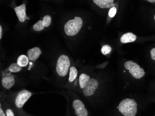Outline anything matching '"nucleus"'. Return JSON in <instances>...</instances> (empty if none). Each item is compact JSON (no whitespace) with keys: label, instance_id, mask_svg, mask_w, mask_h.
<instances>
[{"label":"nucleus","instance_id":"423d86ee","mask_svg":"<svg viewBox=\"0 0 155 116\" xmlns=\"http://www.w3.org/2000/svg\"><path fill=\"white\" fill-rule=\"evenodd\" d=\"M98 86V83L95 79L91 78L83 89L84 95L86 97L91 96L94 95Z\"/></svg>","mask_w":155,"mask_h":116},{"label":"nucleus","instance_id":"1a4fd4ad","mask_svg":"<svg viewBox=\"0 0 155 116\" xmlns=\"http://www.w3.org/2000/svg\"><path fill=\"white\" fill-rule=\"evenodd\" d=\"M26 5L24 4L16 7L15 8V11L16 15L19 21L21 22H24L26 20H29V17H28L26 14Z\"/></svg>","mask_w":155,"mask_h":116},{"label":"nucleus","instance_id":"7ed1b4c3","mask_svg":"<svg viewBox=\"0 0 155 116\" xmlns=\"http://www.w3.org/2000/svg\"><path fill=\"white\" fill-rule=\"evenodd\" d=\"M70 66V61L68 56L61 55L57 60L56 71L58 76L65 77L67 76Z\"/></svg>","mask_w":155,"mask_h":116},{"label":"nucleus","instance_id":"9d476101","mask_svg":"<svg viewBox=\"0 0 155 116\" xmlns=\"http://www.w3.org/2000/svg\"><path fill=\"white\" fill-rule=\"evenodd\" d=\"M42 54L41 49L38 47H34L28 51V57L30 60L35 61Z\"/></svg>","mask_w":155,"mask_h":116},{"label":"nucleus","instance_id":"f8f14e48","mask_svg":"<svg viewBox=\"0 0 155 116\" xmlns=\"http://www.w3.org/2000/svg\"><path fill=\"white\" fill-rule=\"evenodd\" d=\"M137 36L132 33H127L124 34L120 38V42L123 44L132 43L135 41Z\"/></svg>","mask_w":155,"mask_h":116},{"label":"nucleus","instance_id":"0eeeda50","mask_svg":"<svg viewBox=\"0 0 155 116\" xmlns=\"http://www.w3.org/2000/svg\"><path fill=\"white\" fill-rule=\"evenodd\" d=\"M73 107L74 109L75 113L77 116H88L87 111L84 104L81 100L76 99L73 103Z\"/></svg>","mask_w":155,"mask_h":116},{"label":"nucleus","instance_id":"6ab92c4d","mask_svg":"<svg viewBox=\"0 0 155 116\" xmlns=\"http://www.w3.org/2000/svg\"><path fill=\"white\" fill-rule=\"evenodd\" d=\"M111 50H112V49H111V47L109 45H106L103 46L101 50V52L104 55H107L111 52Z\"/></svg>","mask_w":155,"mask_h":116},{"label":"nucleus","instance_id":"412c9836","mask_svg":"<svg viewBox=\"0 0 155 116\" xmlns=\"http://www.w3.org/2000/svg\"><path fill=\"white\" fill-rule=\"evenodd\" d=\"M6 115L7 116H14L15 114L13 113V111L11 109H7L6 111Z\"/></svg>","mask_w":155,"mask_h":116},{"label":"nucleus","instance_id":"a211bd4d","mask_svg":"<svg viewBox=\"0 0 155 116\" xmlns=\"http://www.w3.org/2000/svg\"><path fill=\"white\" fill-rule=\"evenodd\" d=\"M43 25L45 27H48L51 25L52 22V18L51 16L49 15H46L43 17V20H42Z\"/></svg>","mask_w":155,"mask_h":116},{"label":"nucleus","instance_id":"dca6fc26","mask_svg":"<svg viewBox=\"0 0 155 116\" xmlns=\"http://www.w3.org/2000/svg\"><path fill=\"white\" fill-rule=\"evenodd\" d=\"M8 71L11 73H18L22 70V67L17 63H12L8 67Z\"/></svg>","mask_w":155,"mask_h":116},{"label":"nucleus","instance_id":"2eb2a0df","mask_svg":"<svg viewBox=\"0 0 155 116\" xmlns=\"http://www.w3.org/2000/svg\"><path fill=\"white\" fill-rule=\"evenodd\" d=\"M78 71L74 67H71L70 68L69 76L68 80L70 83H72L76 78L78 76Z\"/></svg>","mask_w":155,"mask_h":116},{"label":"nucleus","instance_id":"393cba45","mask_svg":"<svg viewBox=\"0 0 155 116\" xmlns=\"http://www.w3.org/2000/svg\"><path fill=\"white\" fill-rule=\"evenodd\" d=\"M146 1L150 3H155V0H146Z\"/></svg>","mask_w":155,"mask_h":116},{"label":"nucleus","instance_id":"f03ea898","mask_svg":"<svg viewBox=\"0 0 155 116\" xmlns=\"http://www.w3.org/2000/svg\"><path fill=\"white\" fill-rule=\"evenodd\" d=\"M83 25V20L80 17L75 16L73 20H69L64 27V31L66 35L74 36L78 33Z\"/></svg>","mask_w":155,"mask_h":116},{"label":"nucleus","instance_id":"ddd939ff","mask_svg":"<svg viewBox=\"0 0 155 116\" xmlns=\"http://www.w3.org/2000/svg\"><path fill=\"white\" fill-rule=\"evenodd\" d=\"M90 79L89 76L86 74L82 73L79 77V84L80 88L83 89L87 83L88 81Z\"/></svg>","mask_w":155,"mask_h":116},{"label":"nucleus","instance_id":"b1692460","mask_svg":"<svg viewBox=\"0 0 155 116\" xmlns=\"http://www.w3.org/2000/svg\"><path fill=\"white\" fill-rule=\"evenodd\" d=\"M2 27L1 26H0V39H2Z\"/></svg>","mask_w":155,"mask_h":116},{"label":"nucleus","instance_id":"20e7f679","mask_svg":"<svg viewBox=\"0 0 155 116\" xmlns=\"http://www.w3.org/2000/svg\"><path fill=\"white\" fill-rule=\"evenodd\" d=\"M124 67L126 70L129 71L133 77L137 79H140L145 74V72L143 68L140 67L139 65L134 63L132 61H128L125 62Z\"/></svg>","mask_w":155,"mask_h":116},{"label":"nucleus","instance_id":"9b49d317","mask_svg":"<svg viewBox=\"0 0 155 116\" xmlns=\"http://www.w3.org/2000/svg\"><path fill=\"white\" fill-rule=\"evenodd\" d=\"M93 2L101 8H110L115 6L114 0H93Z\"/></svg>","mask_w":155,"mask_h":116},{"label":"nucleus","instance_id":"aec40b11","mask_svg":"<svg viewBox=\"0 0 155 116\" xmlns=\"http://www.w3.org/2000/svg\"><path fill=\"white\" fill-rule=\"evenodd\" d=\"M117 13V8L114 7L111 8L110 9L108 12V15L110 18H113L115 16Z\"/></svg>","mask_w":155,"mask_h":116},{"label":"nucleus","instance_id":"f3484780","mask_svg":"<svg viewBox=\"0 0 155 116\" xmlns=\"http://www.w3.org/2000/svg\"><path fill=\"white\" fill-rule=\"evenodd\" d=\"M33 29L36 32H40L43 30L45 27L42 22V20H39L33 26Z\"/></svg>","mask_w":155,"mask_h":116},{"label":"nucleus","instance_id":"39448f33","mask_svg":"<svg viewBox=\"0 0 155 116\" xmlns=\"http://www.w3.org/2000/svg\"><path fill=\"white\" fill-rule=\"evenodd\" d=\"M32 96V93L28 91L24 90L21 91L17 94L15 99V105L17 108L20 109L23 107Z\"/></svg>","mask_w":155,"mask_h":116},{"label":"nucleus","instance_id":"a878e982","mask_svg":"<svg viewBox=\"0 0 155 116\" xmlns=\"http://www.w3.org/2000/svg\"><path fill=\"white\" fill-rule=\"evenodd\" d=\"M154 20H155V15H154Z\"/></svg>","mask_w":155,"mask_h":116},{"label":"nucleus","instance_id":"4468645a","mask_svg":"<svg viewBox=\"0 0 155 116\" xmlns=\"http://www.w3.org/2000/svg\"><path fill=\"white\" fill-rule=\"evenodd\" d=\"M29 58L25 55H20L17 60V63L21 67H25L28 64Z\"/></svg>","mask_w":155,"mask_h":116},{"label":"nucleus","instance_id":"5701e85b","mask_svg":"<svg viewBox=\"0 0 155 116\" xmlns=\"http://www.w3.org/2000/svg\"><path fill=\"white\" fill-rule=\"evenodd\" d=\"M0 116H6V114L4 113V111L2 110V109L1 107L0 108Z\"/></svg>","mask_w":155,"mask_h":116},{"label":"nucleus","instance_id":"6e6552de","mask_svg":"<svg viewBox=\"0 0 155 116\" xmlns=\"http://www.w3.org/2000/svg\"><path fill=\"white\" fill-rule=\"evenodd\" d=\"M2 85L6 89L12 88L15 84V80L11 73H7L2 79Z\"/></svg>","mask_w":155,"mask_h":116},{"label":"nucleus","instance_id":"4be33fe9","mask_svg":"<svg viewBox=\"0 0 155 116\" xmlns=\"http://www.w3.org/2000/svg\"><path fill=\"white\" fill-rule=\"evenodd\" d=\"M151 58L153 60H155V48H153L150 51Z\"/></svg>","mask_w":155,"mask_h":116},{"label":"nucleus","instance_id":"f257e3e1","mask_svg":"<svg viewBox=\"0 0 155 116\" xmlns=\"http://www.w3.org/2000/svg\"><path fill=\"white\" fill-rule=\"evenodd\" d=\"M137 103L134 99H125L121 101L117 108L124 116H135L137 113Z\"/></svg>","mask_w":155,"mask_h":116}]
</instances>
